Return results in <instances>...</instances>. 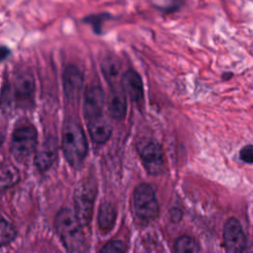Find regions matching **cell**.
<instances>
[{
  "label": "cell",
  "mask_w": 253,
  "mask_h": 253,
  "mask_svg": "<svg viewBox=\"0 0 253 253\" xmlns=\"http://www.w3.org/2000/svg\"><path fill=\"white\" fill-rule=\"evenodd\" d=\"M105 105V95L103 90L98 86L90 87L85 93L84 114L88 120L102 115Z\"/></svg>",
  "instance_id": "obj_8"
},
{
  "label": "cell",
  "mask_w": 253,
  "mask_h": 253,
  "mask_svg": "<svg viewBox=\"0 0 253 253\" xmlns=\"http://www.w3.org/2000/svg\"><path fill=\"white\" fill-rule=\"evenodd\" d=\"M137 152L148 173L157 175L163 170L164 153L158 141L150 138L141 140L137 145Z\"/></svg>",
  "instance_id": "obj_4"
},
{
  "label": "cell",
  "mask_w": 253,
  "mask_h": 253,
  "mask_svg": "<svg viewBox=\"0 0 253 253\" xmlns=\"http://www.w3.org/2000/svg\"><path fill=\"white\" fill-rule=\"evenodd\" d=\"M223 240L226 251L241 252L246 247V236L235 217L228 218L223 226Z\"/></svg>",
  "instance_id": "obj_7"
},
{
  "label": "cell",
  "mask_w": 253,
  "mask_h": 253,
  "mask_svg": "<svg viewBox=\"0 0 253 253\" xmlns=\"http://www.w3.org/2000/svg\"><path fill=\"white\" fill-rule=\"evenodd\" d=\"M16 236L15 227L0 215V245L9 244Z\"/></svg>",
  "instance_id": "obj_18"
},
{
  "label": "cell",
  "mask_w": 253,
  "mask_h": 253,
  "mask_svg": "<svg viewBox=\"0 0 253 253\" xmlns=\"http://www.w3.org/2000/svg\"><path fill=\"white\" fill-rule=\"evenodd\" d=\"M57 155V145L56 139L53 137H48L45 139L35 156V164L39 170L44 171L48 169L54 162Z\"/></svg>",
  "instance_id": "obj_10"
},
{
  "label": "cell",
  "mask_w": 253,
  "mask_h": 253,
  "mask_svg": "<svg viewBox=\"0 0 253 253\" xmlns=\"http://www.w3.org/2000/svg\"><path fill=\"white\" fill-rule=\"evenodd\" d=\"M133 208L136 215L145 221L156 218L159 206L154 189L145 183L136 186L133 192Z\"/></svg>",
  "instance_id": "obj_3"
},
{
  "label": "cell",
  "mask_w": 253,
  "mask_h": 253,
  "mask_svg": "<svg viewBox=\"0 0 253 253\" xmlns=\"http://www.w3.org/2000/svg\"><path fill=\"white\" fill-rule=\"evenodd\" d=\"M125 251L126 245L121 240H112L101 249V252L104 253H123Z\"/></svg>",
  "instance_id": "obj_20"
},
{
  "label": "cell",
  "mask_w": 253,
  "mask_h": 253,
  "mask_svg": "<svg viewBox=\"0 0 253 253\" xmlns=\"http://www.w3.org/2000/svg\"><path fill=\"white\" fill-rule=\"evenodd\" d=\"M62 148L64 155L73 167L79 166L87 154V140L79 124L69 120L62 130Z\"/></svg>",
  "instance_id": "obj_2"
},
{
  "label": "cell",
  "mask_w": 253,
  "mask_h": 253,
  "mask_svg": "<svg viewBox=\"0 0 253 253\" xmlns=\"http://www.w3.org/2000/svg\"><path fill=\"white\" fill-rule=\"evenodd\" d=\"M83 85L81 71L74 65H69L63 72V89L69 100L77 99Z\"/></svg>",
  "instance_id": "obj_9"
},
{
  "label": "cell",
  "mask_w": 253,
  "mask_h": 253,
  "mask_svg": "<svg viewBox=\"0 0 253 253\" xmlns=\"http://www.w3.org/2000/svg\"><path fill=\"white\" fill-rule=\"evenodd\" d=\"M102 69L105 77L108 81H115L119 72H120V64L115 59H105L102 63Z\"/></svg>",
  "instance_id": "obj_19"
},
{
  "label": "cell",
  "mask_w": 253,
  "mask_h": 253,
  "mask_svg": "<svg viewBox=\"0 0 253 253\" xmlns=\"http://www.w3.org/2000/svg\"><path fill=\"white\" fill-rule=\"evenodd\" d=\"M181 217H182V211L180 210L172 209L170 211V218H171L172 221L177 222V221H179L181 219Z\"/></svg>",
  "instance_id": "obj_22"
},
{
  "label": "cell",
  "mask_w": 253,
  "mask_h": 253,
  "mask_svg": "<svg viewBox=\"0 0 253 253\" xmlns=\"http://www.w3.org/2000/svg\"><path fill=\"white\" fill-rule=\"evenodd\" d=\"M108 108L113 119L118 121L124 119L126 113V101L124 93L121 91L112 92L109 98Z\"/></svg>",
  "instance_id": "obj_13"
},
{
  "label": "cell",
  "mask_w": 253,
  "mask_h": 253,
  "mask_svg": "<svg viewBox=\"0 0 253 253\" xmlns=\"http://www.w3.org/2000/svg\"><path fill=\"white\" fill-rule=\"evenodd\" d=\"M116 221V211L110 203H103L99 209L98 225L104 232L110 231Z\"/></svg>",
  "instance_id": "obj_14"
},
{
  "label": "cell",
  "mask_w": 253,
  "mask_h": 253,
  "mask_svg": "<svg viewBox=\"0 0 253 253\" xmlns=\"http://www.w3.org/2000/svg\"><path fill=\"white\" fill-rule=\"evenodd\" d=\"M88 121V129L93 141L96 143L106 142L112 134L111 124L102 115Z\"/></svg>",
  "instance_id": "obj_12"
},
{
  "label": "cell",
  "mask_w": 253,
  "mask_h": 253,
  "mask_svg": "<svg viewBox=\"0 0 253 253\" xmlns=\"http://www.w3.org/2000/svg\"><path fill=\"white\" fill-rule=\"evenodd\" d=\"M35 87L33 76L28 72L19 74L15 80V90L20 97H29Z\"/></svg>",
  "instance_id": "obj_15"
},
{
  "label": "cell",
  "mask_w": 253,
  "mask_h": 253,
  "mask_svg": "<svg viewBox=\"0 0 253 253\" xmlns=\"http://www.w3.org/2000/svg\"><path fill=\"white\" fill-rule=\"evenodd\" d=\"M153 5L159 7L162 10H171L172 8L170 7V5L166 2V0H152Z\"/></svg>",
  "instance_id": "obj_23"
},
{
  "label": "cell",
  "mask_w": 253,
  "mask_h": 253,
  "mask_svg": "<svg viewBox=\"0 0 253 253\" xmlns=\"http://www.w3.org/2000/svg\"><path fill=\"white\" fill-rule=\"evenodd\" d=\"M123 90L134 102H139L143 97V84L140 76L133 70H127L121 79Z\"/></svg>",
  "instance_id": "obj_11"
},
{
  "label": "cell",
  "mask_w": 253,
  "mask_h": 253,
  "mask_svg": "<svg viewBox=\"0 0 253 253\" xmlns=\"http://www.w3.org/2000/svg\"><path fill=\"white\" fill-rule=\"evenodd\" d=\"M9 54V49L5 46H0V61L6 58Z\"/></svg>",
  "instance_id": "obj_24"
},
{
  "label": "cell",
  "mask_w": 253,
  "mask_h": 253,
  "mask_svg": "<svg viewBox=\"0 0 253 253\" xmlns=\"http://www.w3.org/2000/svg\"><path fill=\"white\" fill-rule=\"evenodd\" d=\"M37 145V131L33 126H22L12 136V153L18 160L27 159Z\"/></svg>",
  "instance_id": "obj_6"
},
{
  "label": "cell",
  "mask_w": 253,
  "mask_h": 253,
  "mask_svg": "<svg viewBox=\"0 0 253 253\" xmlns=\"http://www.w3.org/2000/svg\"><path fill=\"white\" fill-rule=\"evenodd\" d=\"M95 197L96 189L91 183H83L75 191V214L81 225H87L92 218Z\"/></svg>",
  "instance_id": "obj_5"
},
{
  "label": "cell",
  "mask_w": 253,
  "mask_h": 253,
  "mask_svg": "<svg viewBox=\"0 0 253 253\" xmlns=\"http://www.w3.org/2000/svg\"><path fill=\"white\" fill-rule=\"evenodd\" d=\"M174 250L179 253H186V252L196 253V252H199L201 249H200L199 243L196 241L195 238L191 236L182 235L176 239L174 244Z\"/></svg>",
  "instance_id": "obj_17"
},
{
  "label": "cell",
  "mask_w": 253,
  "mask_h": 253,
  "mask_svg": "<svg viewBox=\"0 0 253 253\" xmlns=\"http://www.w3.org/2000/svg\"><path fill=\"white\" fill-rule=\"evenodd\" d=\"M56 231L65 248L70 252L84 251L86 243L81 223L75 212L69 209H61L55 216Z\"/></svg>",
  "instance_id": "obj_1"
},
{
  "label": "cell",
  "mask_w": 253,
  "mask_h": 253,
  "mask_svg": "<svg viewBox=\"0 0 253 253\" xmlns=\"http://www.w3.org/2000/svg\"><path fill=\"white\" fill-rule=\"evenodd\" d=\"M20 179L19 171L13 165H3L0 167V189H7L18 183Z\"/></svg>",
  "instance_id": "obj_16"
},
{
  "label": "cell",
  "mask_w": 253,
  "mask_h": 253,
  "mask_svg": "<svg viewBox=\"0 0 253 253\" xmlns=\"http://www.w3.org/2000/svg\"><path fill=\"white\" fill-rule=\"evenodd\" d=\"M240 159L246 163H253V144L245 145L239 152Z\"/></svg>",
  "instance_id": "obj_21"
}]
</instances>
